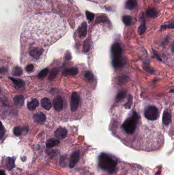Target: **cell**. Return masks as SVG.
I'll list each match as a JSON object with an SVG mask.
<instances>
[{
  "mask_svg": "<svg viewBox=\"0 0 174 175\" xmlns=\"http://www.w3.org/2000/svg\"><path fill=\"white\" fill-rule=\"evenodd\" d=\"M67 131L66 128H57L55 132V136L56 138L62 140L66 138L67 135Z\"/></svg>",
  "mask_w": 174,
  "mask_h": 175,
  "instance_id": "12",
  "label": "cell"
},
{
  "mask_svg": "<svg viewBox=\"0 0 174 175\" xmlns=\"http://www.w3.org/2000/svg\"><path fill=\"white\" fill-rule=\"evenodd\" d=\"M140 119V116L136 112L133 113L130 117L127 119L122 125L123 130L128 134H132L137 128V125Z\"/></svg>",
  "mask_w": 174,
  "mask_h": 175,
  "instance_id": "3",
  "label": "cell"
},
{
  "mask_svg": "<svg viewBox=\"0 0 174 175\" xmlns=\"http://www.w3.org/2000/svg\"><path fill=\"white\" fill-rule=\"evenodd\" d=\"M132 21V19L130 16H125L122 17V22L126 25H130Z\"/></svg>",
  "mask_w": 174,
  "mask_h": 175,
  "instance_id": "29",
  "label": "cell"
},
{
  "mask_svg": "<svg viewBox=\"0 0 174 175\" xmlns=\"http://www.w3.org/2000/svg\"><path fill=\"white\" fill-rule=\"evenodd\" d=\"M58 73V70L55 68V69H53L50 71V74L49 76V79L50 80H53L55 78L56 76H57Z\"/></svg>",
  "mask_w": 174,
  "mask_h": 175,
  "instance_id": "25",
  "label": "cell"
},
{
  "mask_svg": "<svg viewBox=\"0 0 174 175\" xmlns=\"http://www.w3.org/2000/svg\"><path fill=\"white\" fill-rule=\"evenodd\" d=\"M12 74L16 76H20L22 74V70L19 67H15L12 70Z\"/></svg>",
  "mask_w": 174,
  "mask_h": 175,
  "instance_id": "27",
  "label": "cell"
},
{
  "mask_svg": "<svg viewBox=\"0 0 174 175\" xmlns=\"http://www.w3.org/2000/svg\"><path fill=\"white\" fill-rule=\"evenodd\" d=\"M48 72L49 69L48 68L43 70L38 74V77L40 79H43V78H45L46 76H47Z\"/></svg>",
  "mask_w": 174,
  "mask_h": 175,
  "instance_id": "32",
  "label": "cell"
},
{
  "mask_svg": "<svg viewBox=\"0 0 174 175\" xmlns=\"http://www.w3.org/2000/svg\"><path fill=\"white\" fill-rule=\"evenodd\" d=\"M6 71H7V70L5 68H0V73L1 74L4 73Z\"/></svg>",
  "mask_w": 174,
  "mask_h": 175,
  "instance_id": "41",
  "label": "cell"
},
{
  "mask_svg": "<svg viewBox=\"0 0 174 175\" xmlns=\"http://www.w3.org/2000/svg\"><path fill=\"white\" fill-rule=\"evenodd\" d=\"M86 15L87 19L89 21H91L92 20H93L94 19L95 14H93V13H91V12H90V11H86Z\"/></svg>",
  "mask_w": 174,
  "mask_h": 175,
  "instance_id": "35",
  "label": "cell"
},
{
  "mask_svg": "<svg viewBox=\"0 0 174 175\" xmlns=\"http://www.w3.org/2000/svg\"><path fill=\"white\" fill-rule=\"evenodd\" d=\"M59 143L60 141L58 140L55 139H50L46 142V146L48 148H50L57 146Z\"/></svg>",
  "mask_w": 174,
  "mask_h": 175,
  "instance_id": "23",
  "label": "cell"
},
{
  "mask_svg": "<svg viewBox=\"0 0 174 175\" xmlns=\"http://www.w3.org/2000/svg\"><path fill=\"white\" fill-rule=\"evenodd\" d=\"M66 156H62L61 157L60 159V164L61 167H65L66 165Z\"/></svg>",
  "mask_w": 174,
  "mask_h": 175,
  "instance_id": "37",
  "label": "cell"
},
{
  "mask_svg": "<svg viewBox=\"0 0 174 175\" xmlns=\"http://www.w3.org/2000/svg\"><path fill=\"white\" fill-rule=\"evenodd\" d=\"M14 102L16 106L21 107L24 104V97L22 95H16L14 97Z\"/></svg>",
  "mask_w": 174,
  "mask_h": 175,
  "instance_id": "19",
  "label": "cell"
},
{
  "mask_svg": "<svg viewBox=\"0 0 174 175\" xmlns=\"http://www.w3.org/2000/svg\"><path fill=\"white\" fill-rule=\"evenodd\" d=\"M126 92L124 91H122V92H119L117 94L116 97V101H122V99H124L125 97H126Z\"/></svg>",
  "mask_w": 174,
  "mask_h": 175,
  "instance_id": "30",
  "label": "cell"
},
{
  "mask_svg": "<svg viewBox=\"0 0 174 175\" xmlns=\"http://www.w3.org/2000/svg\"><path fill=\"white\" fill-rule=\"evenodd\" d=\"M80 153L79 151H76L73 152L69 159V166L70 168H73L75 167L76 164L79 160Z\"/></svg>",
  "mask_w": 174,
  "mask_h": 175,
  "instance_id": "9",
  "label": "cell"
},
{
  "mask_svg": "<svg viewBox=\"0 0 174 175\" xmlns=\"http://www.w3.org/2000/svg\"><path fill=\"white\" fill-rule=\"evenodd\" d=\"M39 105L38 101L36 99H33L30 102H28L27 104L28 109L30 111H33L36 109V107Z\"/></svg>",
  "mask_w": 174,
  "mask_h": 175,
  "instance_id": "20",
  "label": "cell"
},
{
  "mask_svg": "<svg viewBox=\"0 0 174 175\" xmlns=\"http://www.w3.org/2000/svg\"><path fill=\"white\" fill-rule=\"evenodd\" d=\"M137 3L136 0H128L126 2L125 7L129 10H133L137 6Z\"/></svg>",
  "mask_w": 174,
  "mask_h": 175,
  "instance_id": "21",
  "label": "cell"
},
{
  "mask_svg": "<svg viewBox=\"0 0 174 175\" xmlns=\"http://www.w3.org/2000/svg\"><path fill=\"white\" fill-rule=\"evenodd\" d=\"M111 53H112V59H121L122 56V48L119 44L118 43H115L112 45L111 47Z\"/></svg>",
  "mask_w": 174,
  "mask_h": 175,
  "instance_id": "5",
  "label": "cell"
},
{
  "mask_svg": "<svg viewBox=\"0 0 174 175\" xmlns=\"http://www.w3.org/2000/svg\"><path fill=\"white\" fill-rule=\"evenodd\" d=\"M158 109L153 106H148L146 108L144 112L145 117L150 120H155L158 118Z\"/></svg>",
  "mask_w": 174,
  "mask_h": 175,
  "instance_id": "4",
  "label": "cell"
},
{
  "mask_svg": "<svg viewBox=\"0 0 174 175\" xmlns=\"http://www.w3.org/2000/svg\"><path fill=\"white\" fill-rule=\"evenodd\" d=\"M43 52V50L41 47H35L31 49L29 51V56L33 57V59H38L40 56H42Z\"/></svg>",
  "mask_w": 174,
  "mask_h": 175,
  "instance_id": "7",
  "label": "cell"
},
{
  "mask_svg": "<svg viewBox=\"0 0 174 175\" xmlns=\"http://www.w3.org/2000/svg\"><path fill=\"white\" fill-rule=\"evenodd\" d=\"M78 34L80 38H83L86 37L87 33V25L86 22H83L78 29Z\"/></svg>",
  "mask_w": 174,
  "mask_h": 175,
  "instance_id": "11",
  "label": "cell"
},
{
  "mask_svg": "<svg viewBox=\"0 0 174 175\" xmlns=\"http://www.w3.org/2000/svg\"><path fill=\"white\" fill-rule=\"evenodd\" d=\"M167 28H174V24H170L168 25H164L163 26H161V29H166Z\"/></svg>",
  "mask_w": 174,
  "mask_h": 175,
  "instance_id": "38",
  "label": "cell"
},
{
  "mask_svg": "<svg viewBox=\"0 0 174 175\" xmlns=\"http://www.w3.org/2000/svg\"><path fill=\"white\" fill-rule=\"evenodd\" d=\"M140 25L138 27V32L140 35H143L145 33L146 29V21H145V16L143 12H141L140 14Z\"/></svg>",
  "mask_w": 174,
  "mask_h": 175,
  "instance_id": "10",
  "label": "cell"
},
{
  "mask_svg": "<svg viewBox=\"0 0 174 175\" xmlns=\"http://www.w3.org/2000/svg\"><path fill=\"white\" fill-rule=\"evenodd\" d=\"M126 64V61L124 58L122 57L117 59H112V65L114 68H120Z\"/></svg>",
  "mask_w": 174,
  "mask_h": 175,
  "instance_id": "14",
  "label": "cell"
},
{
  "mask_svg": "<svg viewBox=\"0 0 174 175\" xmlns=\"http://www.w3.org/2000/svg\"><path fill=\"white\" fill-rule=\"evenodd\" d=\"M83 51L85 52V53H87L90 50V43H89V41L88 40H85L84 42V44H83Z\"/></svg>",
  "mask_w": 174,
  "mask_h": 175,
  "instance_id": "31",
  "label": "cell"
},
{
  "mask_svg": "<svg viewBox=\"0 0 174 175\" xmlns=\"http://www.w3.org/2000/svg\"><path fill=\"white\" fill-rule=\"evenodd\" d=\"M5 165L7 169L9 170L14 168L15 166L14 158H10V157L7 158L6 161Z\"/></svg>",
  "mask_w": 174,
  "mask_h": 175,
  "instance_id": "22",
  "label": "cell"
},
{
  "mask_svg": "<svg viewBox=\"0 0 174 175\" xmlns=\"http://www.w3.org/2000/svg\"><path fill=\"white\" fill-rule=\"evenodd\" d=\"M133 103V97L132 96L130 95H129V98H128V101L126 103V104H125L124 107L126 109H130L132 106V104Z\"/></svg>",
  "mask_w": 174,
  "mask_h": 175,
  "instance_id": "33",
  "label": "cell"
},
{
  "mask_svg": "<svg viewBox=\"0 0 174 175\" xmlns=\"http://www.w3.org/2000/svg\"><path fill=\"white\" fill-rule=\"evenodd\" d=\"M84 77L90 82H93L94 80V76L93 74L90 71H87L85 72Z\"/></svg>",
  "mask_w": 174,
  "mask_h": 175,
  "instance_id": "28",
  "label": "cell"
},
{
  "mask_svg": "<svg viewBox=\"0 0 174 175\" xmlns=\"http://www.w3.org/2000/svg\"><path fill=\"white\" fill-rule=\"evenodd\" d=\"M79 96L77 93L73 92L71 96V110L72 112H75L77 110L79 104Z\"/></svg>",
  "mask_w": 174,
  "mask_h": 175,
  "instance_id": "6",
  "label": "cell"
},
{
  "mask_svg": "<svg viewBox=\"0 0 174 175\" xmlns=\"http://www.w3.org/2000/svg\"><path fill=\"white\" fill-rule=\"evenodd\" d=\"M53 106L56 111L60 112L63 107V101L60 96H57L53 100Z\"/></svg>",
  "mask_w": 174,
  "mask_h": 175,
  "instance_id": "8",
  "label": "cell"
},
{
  "mask_svg": "<svg viewBox=\"0 0 174 175\" xmlns=\"http://www.w3.org/2000/svg\"><path fill=\"white\" fill-rule=\"evenodd\" d=\"M102 22H105V23H109L110 22L109 21L108 17L105 16H98L96 19V23H102Z\"/></svg>",
  "mask_w": 174,
  "mask_h": 175,
  "instance_id": "26",
  "label": "cell"
},
{
  "mask_svg": "<svg viewBox=\"0 0 174 175\" xmlns=\"http://www.w3.org/2000/svg\"><path fill=\"white\" fill-rule=\"evenodd\" d=\"M99 167L102 170L113 173L116 170L117 162L106 153H101L98 158Z\"/></svg>",
  "mask_w": 174,
  "mask_h": 175,
  "instance_id": "2",
  "label": "cell"
},
{
  "mask_svg": "<svg viewBox=\"0 0 174 175\" xmlns=\"http://www.w3.org/2000/svg\"><path fill=\"white\" fill-rule=\"evenodd\" d=\"M5 129L2 122H0V139H2L5 134Z\"/></svg>",
  "mask_w": 174,
  "mask_h": 175,
  "instance_id": "34",
  "label": "cell"
},
{
  "mask_svg": "<svg viewBox=\"0 0 174 175\" xmlns=\"http://www.w3.org/2000/svg\"><path fill=\"white\" fill-rule=\"evenodd\" d=\"M0 175H6L5 173L3 171V170H0Z\"/></svg>",
  "mask_w": 174,
  "mask_h": 175,
  "instance_id": "42",
  "label": "cell"
},
{
  "mask_svg": "<svg viewBox=\"0 0 174 175\" xmlns=\"http://www.w3.org/2000/svg\"><path fill=\"white\" fill-rule=\"evenodd\" d=\"M33 68H34V66L32 64H30L26 67V70L28 72H30L33 70Z\"/></svg>",
  "mask_w": 174,
  "mask_h": 175,
  "instance_id": "40",
  "label": "cell"
},
{
  "mask_svg": "<svg viewBox=\"0 0 174 175\" xmlns=\"http://www.w3.org/2000/svg\"><path fill=\"white\" fill-rule=\"evenodd\" d=\"M41 104L43 108L45 109L49 110L52 107V104L51 102L50 99L48 98H44L41 101Z\"/></svg>",
  "mask_w": 174,
  "mask_h": 175,
  "instance_id": "18",
  "label": "cell"
},
{
  "mask_svg": "<svg viewBox=\"0 0 174 175\" xmlns=\"http://www.w3.org/2000/svg\"><path fill=\"white\" fill-rule=\"evenodd\" d=\"M13 132H14V135H15L17 136H19L20 135L21 133H22V128H21V127H16V128H14Z\"/></svg>",
  "mask_w": 174,
  "mask_h": 175,
  "instance_id": "36",
  "label": "cell"
},
{
  "mask_svg": "<svg viewBox=\"0 0 174 175\" xmlns=\"http://www.w3.org/2000/svg\"><path fill=\"white\" fill-rule=\"evenodd\" d=\"M146 15L149 17H155L158 16V12L154 8H149L146 11Z\"/></svg>",
  "mask_w": 174,
  "mask_h": 175,
  "instance_id": "24",
  "label": "cell"
},
{
  "mask_svg": "<svg viewBox=\"0 0 174 175\" xmlns=\"http://www.w3.org/2000/svg\"><path fill=\"white\" fill-rule=\"evenodd\" d=\"M162 120L164 124L167 125L170 124L172 120V117L170 113L167 111H164V114H163V117H162Z\"/></svg>",
  "mask_w": 174,
  "mask_h": 175,
  "instance_id": "16",
  "label": "cell"
},
{
  "mask_svg": "<svg viewBox=\"0 0 174 175\" xmlns=\"http://www.w3.org/2000/svg\"><path fill=\"white\" fill-rule=\"evenodd\" d=\"M33 119L35 122L40 124H43L46 120V116L42 112L36 113L33 116Z\"/></svg>",
  "mask_w": 174,
  "mask_h": 175,
  "instance_id": "13",
  "label": "cell"
},
{
  "mask_svg": "<svg viewBox=\"0 0 174 175\" xmlns=\"http://www.w3.org/2000/svg\"><path fill=\"white\" fill-rule=\"evenodd\" d=\"M72 58V56H71V54L69 53V51H67L66 53V56H65V59L66 61H69Z\"/></svg>",
  "mask_w": 174,
  "mask_h": 175,
  "instance_id": "39",
  "label": "cell"
},
{
  "mask_svg": "<svg viewBox=\"0 0 174 175\" xmlns=\"http://www.w3.org/2000/svg\"><path fill=\"white\" fill-rule=\"evenodd\" d=\"M9 78L14 83V86L16 88L21 89L24 86L25 82L22 80H20V79H16L12 77H9Z\"/></svg>",
  "mask_w": 174,
  "mask_h": 175,
  "instance_id": "15",
  "label": "cell"
},
{
  "mask_svg": "<svg viewBox=\"0 0 174 175\" xmlns=\"http://www.w3.org/2000/svg\"><path fill=\"white\" fill-rule=\"evenodd\" d=\"M66 26L58 16L53 14L35 15L26 21L22 37L25 41L37 45H49L62 37Z\"/></svg>",
  "mask_w": 174,
  "mask_h": 175,
  "instance_id": "1",
  "label": "cell"
},
{
  "mask_svg": "<svg viewBox=\"0 0 174 175\" xmlns=\"http://www.w3.org/2000/svg\"><path fill=\"white\" fill-rule=\"evenodd\" d=\"M78 73V69L77 68H74L64 70L63 71L62 74L65 76H67V75L75 76V75L77 74Z\"/></svg>",
  "mask_w": 174,
  "mask_h": 175,
  "instance_id": "17",
  "label": "cell"
}]
</instances>
